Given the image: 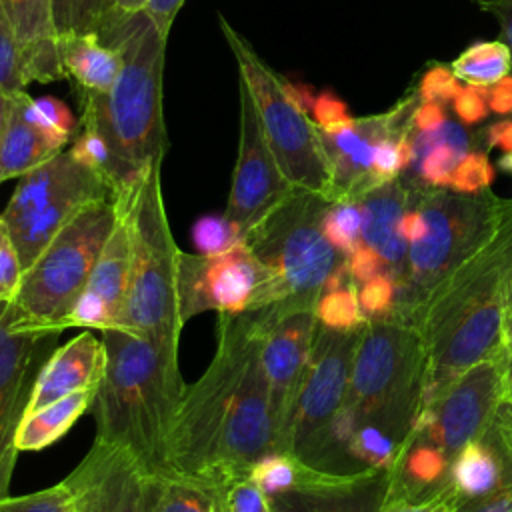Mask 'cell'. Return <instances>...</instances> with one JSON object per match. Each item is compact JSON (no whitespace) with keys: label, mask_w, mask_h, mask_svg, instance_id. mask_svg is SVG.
I'll return each instance as SVG.
<instances>
[{"label":"cell","mask_w":512,"mask_h":512,"mask_svg":"<svg viewBox=\"0 0 512 512\" xmlns=\"http://www.w3.org/2000/svg\"><path fill=\"white\" fill-rule=\"evenodd\" d=\"M268 318L270 308L218 314L214 358L196 382L186 384L170 428L166 476L222 488L278 452L262 366Z\"/></svg>","instance_id":"1"},{"label":"cell","mask_w":512,"mask_h":512,"mask_svg":"<svg viewBox=\"0 0 512 512\" xmlns=\"http://www.w3.org/2000/svg\"><path fill=\"white\" fill-rule=\"evenodd\" d=\"M510 286L512 198H502L490 238L430 292L414 318L412 326L424 342L420 410L472 364L504 348L502 318Z\"/></svg>","instance_id":"2"},{"label":"cell","mask_w":512,"mask_h":512,"mask_svg":"<svg viewBox=\"0 0 512 512\" xmlns=\"http://www.w3.org/2000/svg\"><path fill=\"white\" fill-rule=\"evenodd\" d=\"M106 370L94 400L96 440L128 448L166 476L170 428L184 394L178 352L122 328L102 330Z\"/></svg>","instance_id":"3"},{"label":"cell","mask_w":512,"mask_h":512,"mask_svg":"<svg viewBox=\"0 0 512 512\" xmlns=\"http://www.w3.org/2000/svg\"><path fill=\"white\" fill-rule=\"evenodd\" d=\"M100 38L120 50L122 68L108 92L78 90L80 124L104 136L130 188L166 152L162 76L168 38L144 12L118 20Z\"/></svg>","instance_id":"4"},{"label":"cell","mask_w":512,"mask_h":512,"mask_svg":"<svg viewBox=\"0 0 512 512\" xmlns=\"http://www.w3.org/2000/svg\"><path fill=\"white\" fill-rule=\"evenodd\" d=\"M160 166L148 168L130 190L132 264L124 308L112 328L130 330L178 352L182 320L178 310V256L172 238L162 186Z\"/></svg>","instance_id":"5"},{"label":"cell","mask_w":512,"mask_h":512,"mask_svg":"<svg viewBox=\"0 0 512 512\" xmlns=\"http://www.w3.org/2000/svg\"><path fill=\"white\" fill-rule=\"evenodd\" d=\"M404 180L408 204L422 212L428 226L424 238L408 244L406 278L398 288L392 320L412 326L430 292L490 238L502 198L490 190L462 194L450 188L424 186L416 178Z\"/></svg>","instance_id":"6"},{"label":"cell","mask_w":512,"mask_h":512,"mask_svg":"<svg viewBox=\"0 0 512 512\" xmlns=\"http://www.w3.org/2000/svg\"><path fill=\"white\" fill-rule=\"evenodd\" d=\"M422 376L424 342L414 326L366 322L340 408L358 426L380 428L400 448L420 412Z\"/></svg>","instance_id":"7"},{"label":"cell","mask_w":512,"mask_h":512,"mask_svg":"<svg viewBox=\"0 0 512 512\" xmlns=\"http://www.w3.org/2000/svg\"><path fill=\"white\" fill-rule=\"evenodd\" d=\"M330 200L294 188L262 222L246 232L244 242L268 268L276 308L312 310L326 280L346 262L322 232V216Z\"/></svg>","instance_id":"8"},{"label":"cell","mask_w":512,"mask_h":512,"mask_svg":"<svg viewBox=\"0 0 512 512\" xmlns=\"http://www.w3.org/2000/svg\"><path fill=\"white\" fill-rule=\"evenodd\" d=\"M114 222V200H96L76 212L24 270L10 302L16 318L64 332V320L84 292Z\"/></svg>","instance_id":"9"},{"label":"cell","mask_w":512,"mask_h":512,"mask_svg":"<svg viewBox=\"0 0 512 512\" xmlns=\"http://www.w3.org/2000/svg\"><path fill=\"white\" fill-rule=\"evenodd\" d=\"M218 20L282 174L294 188L330 200L332 176L316 122L294 96L290 82L276 74L224 16Z\"/></svg>","instance_id":"10"},{"label":"cell","mask_w":512,"mask_h":512,"mask_svg":"<svg viewBox=\"0 0 512 512\" xmlns=\"http://www.w3.org/2000/svg\"><path fill=\"white\" fill-rule=\"evenodd\" d=\"M114 198V190L102 174L76 160L70 150H62L20 176L0 216L26 270L76 212L90 202Z\"/></svg>","instance_id":"11"},{"label":"cell","mask_w":512,"mask_h":512,"mask_svg":"<svg viewBox=\"0 0 512 512\" xmlns=\"http://www.w3.org/2000/svg\"><path fill=\"white\" fill-rule=\"evenodd\" d=\"M274 304L272 276L244 240L216 254L180 250L178 310L182 324L208 310L236 316Z\"/></svg>","instance_id":"12"},{"label":"cell","mask_w":512,"mask_h":512,"mask_svg":"<svg viewBox=\"0 0 512 512\" xmlns=\"http://www.w3.org/2000/svg\"><path fill=\"white\" fill-rule=\"evenodd\" d=\"M364 326L340 332L316 322L310 360L296 402L288 452L318 470L324 468L328 432L346 398L350 368Z\"/></svg>","instance_id":"13"},{"label":"cell","mask_w":512,"mask_h":512,"mask_svg":"<svg viewBox=\"0 0 512 512\" xmlns=\"http://www.w3.org/2000/svg\"><path fill=\"white\" fill-rule=\"evenodd\" d=\"M60 334L18 320L10 302H0V498L8 496L12 482L18 426L44 364L58 348Z\"/></svg>","instance_id":"14"},{"label":"cell","mask_w":512,"mask_h":512,"mask_svg":"<svg viewBox=\"0 0 512 512\" xmlns=\"http://www.w3.org/2000/svg\"><path fill=\"white\" fill-rule=\"evenodd\" d=\"M506 350L486 356L464 370L428 408H422L412 428L434 440L452 460L472 440L480 438L504 398Z\"/></svg>","instance_id":"15"},{"label":"cell","mask_w":512,"mask_h":512,"mask_svg":"<svg viewBox=\"0 0 512 512\" xmlns=\"http://www.w3.org/2000/svg\"><path fill=\"white\" fill-rule=\"evenodd\" d=\"M164 476L148 472L124 446L94 440L64 478L74 512H154Z\"/></svg>","instance_id":"16"},{"label":"cell","mask_w":512,"mask_h":512,"mask_svg":"<svg viewBox=\"0 0 512 512\" xmlns=\"http://www.w3.org/2000/svg\"><path fill=\"white\" fill-rule=\"evenodd\" d=\"M240 86V138L238 158L232 172V186L224 218L230 220L242 240L248 230L262 222L282 200H286L294 186L282 174L268 140L262 132L254 102L242 80Z\"/></svg>","instance_id":"17"},{"label":"cell","mask_w":512,"mask_h":512,"mask_svg":"<svg viewBox=\"0 0 512 512\" xmlns=\"http://www.w3.org/2000/svg\"><path fill=\"white\" fill-rule=\"evenodd\" d=\"M316 316L312 310H278L270 306L262 338V366L270 392L276 450L288 452L298 394L310 360Z\"/></svg>","instance_id":"18"},{"label":"cell","mask_w":512,"mask_h":512,"mask_svg":"<svg viewBox=\"0 0 512 512\" xmlns=\"http://www.w3.org/2000/svg\"><path fill=\"white\" fill-rule=\"evenodd\" d=\"M136 186V184H134ZM116 194V222L92 268L88 284L76 306L64 320V328H112L124 308L130 264H132V226H130V190Z\"/></svg>","instance_id":"19"},{"label":"cell","mask_w":512,"mask_h":512,"mask_svg":"<svg viewBox=\"0 0 512 512\" xmlns=\"http://www.w3.org/2000/svg\"><path fill=\"white\" fill-rule=\"evenodd\" d=\"M388 470L326 472L306 466L300 480L268 496L272 512H382Z\"/></svg>","instance_id":"20"},{"label":"cell","mask_w":512,"mask_h":512,"mask_svg":"<svg viewBox=\"0 0 512 512\" xmlns=\"http://www.w3.org/2000/svg\"><path fill=\"white\" fill-rule=\"evenodd\" d=\"M106 370V346L90 330L58 346L44 364L26 410L34 412L72 392L100 388Z\"/></svg>","instance_id":"21"},{"label":"cell","mask_w":512,"mask_h":512,"mask_svg":"<svg viewBox=\"0 0 512 512\" xmlns=\"http://www.w3.org/2000/svg\"><path fill=\"white\" fill-rule=\"evenodd\" d=\"M2 6L22 52L28 84L66 78L52 0H2Z\"/></svg>","instance_id":"22"},{"label":"cell","mask_w":512,"mask_h":512,"mask_svg":"<svg viewBox=\"0 0 512 512\" xmlns=\"http://www.w3.org/2000/svg\"><path fill=\"white\" fill-rule=\"evenodd\" d=\"M452 458L426 434L410 428L388 470L386 498L422 500L452 486Z\"/></svg>","instance_id":"23"},{"label":"cell","mask_w":512,"mask_h":512,"mask_svg":"<svg viewBox=\"0 0 512 512\" xmlns=\"http://www.w3.org/2000/svg\"><path fill=\"white\" fill-rule=\"evenodd\" d=\"M64 146L66 142L30 122L14 98L8 96V116L0 138V184L38 168L62 152Z\"/></svg>","instance_id":"24"},{"label":"cell","mask_w":512,"mask_h":512,"mask_svg":"<svg viewBox=\"0 0 512 512\" xmlns=\"http://www.w3.org/2000/svg\"><path fill=\"white\" fill-rule=\"evenodd\" d=\"M60 58L66 78L74 80L76 90L88 92H108L122 68L120 50L96 34L62 40Z\"/></svg>","instance_id":"25"},{"label":"cell","mask_w":512,"mask_h":512,"mask_svg":"<svg viewBox=\"0 0 512 512\" xmlns=\"http://www.w3.org/2000/svg\"><path fill=\"white\" fill-rule=\"evenodd\" d=\"M96 394L98 388L72 392L56 402L24 414L16 432L18 452L42 450L60 440L74 426V422L94 406Z\"/></svg>","instance_id":"26"},{"label":"cell","mask_w":512,"mask_h":512,"mask_svg":"<svg viewBox=\"0 0 512 512\" xmlns=\"http://www.w3.org/2000/svg\"><path fill=\"white\" fill-rule=\"evenodd\" d=\"M450 480L462 500L488 496L508 482L506 466L498 450L486 438L468 442L452 460Z\"/></svg>","instance_id":"27"},{"label":"cell","mask_w":512,"mask_h":512,"mask_svg":"<svg viewBox=\"0 0 512 512\" xmlns=\"http://www.w3.org/2000/svg\"><path fill=\"white\" fill-rule=\"evenodd\" d=\"M356 202L362 210V244L378 252L390 238L400 234L398 222L408 206V184L400 176L368 190Z\"/></svg>","instance_id":"28"},{"label":"cell","mask_w":512,"mask_h":512,"mask_svg":"<svg viewBox=\"0 0 512 512\" xmlns=\"http://www.w3.org/2000/svg\"><path fill=\"white\" fill-rule=\"evenodd\" d=\"M316 322L330 330H356L366 324L358 302V284L352 280L348 264L344 262L326 280L314 304Z\"/></svg>","instance_id":"29"},{"label":"cell","mask_w":512,"mask_h":512,"mask_svg":"<svg viewBox=\"0 0 512 512\" xmlns=\"http://www.w3.org/2000/svg\"><path fill=\"white\" fill-rule=\"evenodd\" d=\"M450 68L470 86H490L512 72V56L502 40L476 42L462 50Z\"/></svg>","instance_id":"30"},{"label":"cell","mask_w":512,"mask_h":512,"mask_svg":"<svg viewBox=\"0 0 512 512\" xmlns=\"http://www.w3.org/2000/svg\"><path fill=\"white\" fill-rule=\"evenodd\" d=\"M154 512H226L222 488L186 476H164Z\"/></svg>","instance_id":"31"},{"label":"cell","mask_w":512,"mask_h":512,"mask_svg":"<svg viewBox=\"0 0 512 512\" xmlns=\"http://www.w3.org/2000/svg\"><path fill=\"white\" fill-rule=\"evenodd\" d=\"M52 6L58 42H62L84 34L102 36L112 22L116 0H52Z\"/></svg>","instance_id":"32"},{"label":"cell","mask_w":512,"mask_h":512,"mask_svg":"<svg viewBox=\"0 0 512 512\" xmlns=\"http://www.w3.org/2000/svg\"><path fill=\"white\" fill-rule=\"evenodd\" d=\"M320 226L326 240L344 256L352 254L362 242V210L356 200L330 202Z\"/></svg>","instance_id":"33"},{"label":"cell","mask_w":512,"mask_h":512,"mask_svg":"<svg viewBox=\"0 0 512 512\" xmlns=\"http://www.w3.org/2000/svg\"><path fill=\"white\" fill-rule=\"evenodd\" d=\"M346 454L350 460L358 462L362 468L390 470L398 454V444L380 428L364 424V426H358V430L350 438L346 446Z\"/></svg>","instance_id":"34"},{"label":"cell","mask_w":512,"mask_h":512,"mask_svg":"<svg viewBox=\"0 0 512 512\" xmlns=\"http://www.w3.org/2000/svg\"><path fill=\"white\" fill-rule=\"evenodd\" d=\"M306 466L308 464L290 452H272L254 464L250 476L258 482L266 496H272L294 486Z\"/></svg>","instance_id":"35"},{"label":"cell","mask_w":512,"mask_h":512,"mask_svg":"<svg viewBox=\"0 0 512 512\" xmlns=\"http://www.w3.org/2000/svg\"><path fill=\"white\" fill-rule=\"evenodd\" d=\"M28 86L22 52L0 0V96H12Z\"/></svg>","instance_id":"36"},{"label":"cell","mask_w":512,"mask_h":512,"mask_svg":"<svg viewBox=\"0 0 512 512\" xmlns=\"http://www.w3.org/2000/svg\"><path fill=\"white\" fill-rule=\"evenodd\" d=\"M358 302L366 322H392L398 306V284L390 274H378L358 286Z\"/></svg>","instance_id":"37"},{"label":"cell","mask_w":512,"mask_h":512,"mask_svg":"<svg viewBox=\"0 0 512 512\" xmlns=\"http://www.w3.org/2000/svg\"><path fill=\"white\" fill-rule=\"evenodd\" d=\"M0 512H74V500L68 484L62 480L26 496L0 498Z\"/></svg>","instance_id":"38"},{"label":"cell","mask_w":512,"mask_h":512,"mask_svg":"<svg viewBox=\"0 0 512 512\" xmlns=\"http://www.w3.org/2000/svg\"><path fill=\"white\" fill-rule=\"evenodd\" d=\"M496 170L484 150H470L454 168L448 188L462 194H480L490 190Z\"/></svg>","instance_id":"39"},{"label":"cell","mask_w":512,"mask_h":512,"mask_svg":"<svg viewBox=\"0 0 512 512\" xmlns=\"http://www.w3.org/2000/svg\"><path fill=\"white\" fill-rule=\"evenodd\" d=\"M222 500L226 512H272L266 492L250 474L224 484Z\"/></svg>","instance_id":"40"},{"label":"cell","mask_w":512,"mask_h":512,"mask_svg":"<svg viewBox=\"0 0 512 512\" xmlns=\"http://www.w3.org/2000/svg\"><path fill=\"white\" fill-rule=\"evenodd\" d=\"M242 240L238 228L222 216H204L194 224V242L202 254H216L228 250Z\"/></svg>","instance_id":"41"},{"label":"cell","mask_w":512,"mask_h":512,"mask_svg":"<svg viewBox=\"0 0 512 512\" xmlns=\"http://www.w3.org/2000/svg\"><path fill=\"white\" fill-rule=\"evenodd\" d=\"M24 266L14 238L0 216V302H12L18 294Z\"/></svg>","instance_id":"42"},{"label":"cell","mask_w":512,"mask_h":512,"mask_svg":"<svg viewBox=\"0 0 512 512\" xmlns=\"http://www.w3.org/2000/svg\"><path fill=\"white\" fill-rule=\"evenodd\" d=\"M460 90H462V84L454 76L452 68L444 64H434L422 74L416 86V96L420 102L446 104V102H452Z\"/></svg>","instance_id":"43"},{"label":"cell","mask_w":512,"mask_h":512,"mask_svg":"<svg viewBox=\"0 0 512 512\" xmlns=\"http://www.w3.org/2000/svg\"><path fill=\"white\" fill-rule=\"evenodd\" d=\"M460 496L454 486L444 488L438 494H432L422 500H404V498H384L382 512H456Z\"/></svg>","instance_id":"44"},{"label":"cell","mask_w":512,"mask_h":512,"mask_svg":"<svg viewBox=\"0 0 512 512\" xmlns=\"http://www.w3.org/2000/svg\"><path fill=\"white\" fill-rule=\"evenodd\" d=\"M488 442L494 444L498 454L504 460L508 478L512 480V402L504 400L498 404L492 422L488 424L486 432L482 434Z\"/></svg>","instance_id":"45"},{"label":"cell","mask_w":512,"mask_h":512,"mask_svg":"<svg viewBox=\"0 0 512 512\" xmlns=\"http://www.w3.org/2000/svg\"><path fill=\"white\" fill-rule=\"evenodd\" d=\"M312 120L320 130H334L352 120L348 106L332 92H320L312 104Z\"/></svg>","instance_id":"46"},{"label":"cell","mask_w":512,"mask_h":512,"mask_svg":"<svg viewBox=\"0 0 512 512\" xmlns=\"http://www.w3.org/2000/svg\"><path fill=\"white\" fill-rule=\"evenodd\" d=\"M452 106L458 120L468 126L478 124L490 112L484 86H470V84L462 86L458 96L452 100Z\"/></svg>","instance_id":"47"},{"label":"cell","mask_w":512,"mask_h":512,"mask_svg":"<svg viewBox=\"0 0 512 512\" xmlns=\"http://www.w3.org/2000/svg\"><path fill=\"white\" fill-rule=\"evenodd\" d=\"M346 264H348V270H350L352 280H354L358 286L364 284V282H368V280H372V278L378 276V274H390L386 262L382 260V256H380L376 250L364 246L362 242H360V246H358L352 254L346 256ZM390 276H392V274H390Z\"/></svg>","instance_id":"48"},{"label":"cell","mask_w":512,"mask_h":512,"mask_svg":"<svg viewBox=\"0 0 512 512\" xmlns=\"http://www.w3.org/2000/svg\"><path fill=\"white\" fill-rule=\"evenodd\" d=\"M456 512H512V482L488 496L460 500Z\"/></svg>","instance_id":"49"},{"label":"cell","mask_w":512,"mask_h":512,"mask_svg":"<svg viewBox=\"0 0 512 512\" xmlns=\"http://www.w3.org/2000/svg\"><path fill=\"white\" fill-rule=\"evenodd\" d=\"M182 4H184V0H148L142 12L152 20V24L158 28V32L168 38L172 22H174L178 10L182 8Z\"/></svg>","instance_id":"50"},{"label":"cell","mask_w":512,"mask_h":512,"mask_svg":"<svg viewBox=\"0 0 512 512\" xmlns=\"http://www.w3.org/2000/svg\"><path fill=\"white\" fill-rule=\"evenodd\" d=\"M478 6L496 20L500 40L508 46L512 56V0H478Z\"/></svg>","instance_id":"51"},{"label":"cell","mask_w":512,"mask_h":512,"mask_svg":"<svg viewBox=\"0 0 512 512\" xmlns=\"http://www.w3.org/2000/svg\"><path fill=\"white\" fill-rule=\"evenodd\" d=\"M446 122L444 104L440 102H418L412 114L414 132H434Z\"/></svg>","instance_id":"52"},{"label":"cell","mask_w":512,"mask_h":512,"mask_svg":"<svg viewBox=\"0 0 512 512\" xmlns=\"http://www.w3.org/2000/svg\"><path fill=\"white\" fill-rule=\"evenodd\" d=\"M484 88H486V100H488L490 112L500 116L512 114V74Z\"/></svg>","instance_id":"53"},{"label":"cell","mask_w":512,"mask_h":512,"mask_svg":"<svg viewBox=\"0 0 512 512\" xmlns=\"http://www.w3.org/2000/svg\"><path fill=\"white\" fill-rule=\"evenodd\" d=\"M426 228H428V226H426V218L422 216V212H420L416 206L408 204L406 210H404V214H402V218H400V222H398V230H400L402 236L408 240V244H410V242H416V240H420V238H424Z\"/></svg>","instance_id":"54"},{"label":"cell","mask_w":512,"mask_h":512,"mask_svg":"<svg viewBox=\"0 0 512 512\" xmlns=\"http://www.w3.org/2000/svg\"><path fill=\"white\" fill-rule=\"evenodd\" d=\"M484 138L490 148L512 152V120H500L496 124H490Z\"/></svg>","instance_id":"55"},{"label":"cell","mask_w":512,"mask_h":512,"mask_svg":"<svg viewBox=\"0 0 512 512\" xmlns=\"http://www.w3.org/2000/svg\"><path fill=\"white\" fill-rule=\"evenodd\" d=\"M146 2H148V0H116L114 16H112V22L108 24V28H110L112 24H116L118 20H122V18H128V16H134V14L142 12L144 6H146ZM108 28H106V30H108ZM106 30H104V32H106ZM104 32H102V34H104Z\"/></svg>","instance_id":"56"},{"label":"cell","mask_w":512,"mask_h":512,"mask_svg":"<svg viewBox=\"0 0 512 512\" xmlns=\"http://www.w3.org/2000/svg\"><path fill=\"white\" fill-rule=\"evenodd\" d=\"M502 344L508 354H512V286L506 298L504 306V318H502Z\"/></svg>","instance_id":"57"},{"label":"cell","mask_w":512,"mask_h":512,"mask_svg":"<svg viewBox=\"0 0 512 512\" xmlns=\"http://www.w3.org/2000/svg\"><path fill=\"white\" fill-rule=\"evenodd\" d=\"M504 400L512 402V354H506L504 362Z\"/></svg>","instance_id":"58"},{"label":"cell","mask_w":512,"mask_h":512,"mask_svg":"<svg viewBox=\"0 0 512 512\" xmlns=\"http://www.w3.org/2000/svg\"><path fill=\"white\" fill-rule=\"evenodd\" d=\"M6 116H8V96H0V138H2Z\"/></svg>","instance_id":"59"},{"label":"cell","mask_w":512,"mask_h":512,"mask_svg":"<svg viewBox=\"0 0 512 512\" xmlns=\"http://www.w3.org/2000/svg\"><path fill=\"white\" fill-rule=\"evenodd\" d=\"M498 166H500L502 170H506V172L512 174V152H506V154L498 160Z\"/></svg>","instance_id":"60"}]
</instances>
